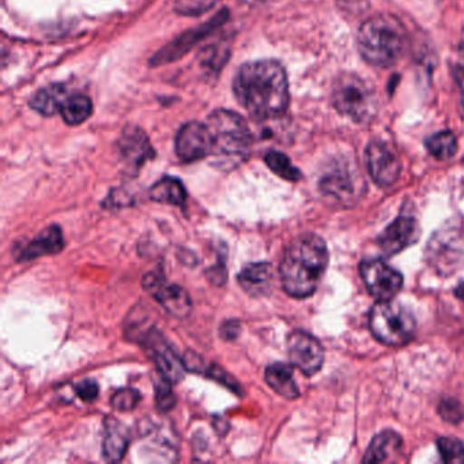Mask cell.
I'll list each match as a JSON object with an SVG mask.
<instances>
[{"mask_svg": "<svg viewBox=\"0 0 464 464\" xmlns=\"http://www.w3.org/2000/svg\"><path fill=\"white\" fill-rule=\"evenodd\" d=\"M233 93L244 110L259 121L281 118L289 107V81L282 64L276 61L244 64L233 81Z\"/></svg>", "mask_w": 464, "mask_h": 464, "instance_id": "obj_1", "label": "cell"}, {"mask_svg": "<svg viewBox=\"0 0 464 464\" xmlns=\"http://www.w3.org/2000/svg\"><path fill=\"white\" fill-rule=\"evenodd\" d=\"M328 265V249L316 235H303L287 246L279 266L282 286L295 298H306L316 292Z\"/></svg>", "mask_w": 464, "mask_h": 464, "instance_id": "obj_2", "label": "cell"}, {"mask_svg": "<svg viewBox=\"0 0 464 464\" xmlns=\"http://www.w3.org/2000/svg\"><path fill=\"white\" fill-rule=\"evenodd\" d=\"M357 44L369 64L390 67L398 63L406 51L407 32L393 15H373L358 31Z\"/></svg>", "mask_w": 464, "mask_h": 464, "instance_id": "obj_3", "label": "cell"}, {"mask_svg": "<svg viewBox=\"0 0 464 464\" xmlns=\"http://www.w3.org/2000/svg\"><path fill=\"white\" fill-rule=\"evenodd\" d=\"M333 105L355 123H368L377 112L373 88L353 72H342L333 85Z\"/></svg>", "mask_w": 464, "mask_h": 464, "instance_id": "obj_4", "label": "cell"}, {"mask_svg": "<svg viewBox=\"0 0 464 464\" xmlns=\"http://www.w3.org/2000/svg\"><path fill=\"white\" fill-rule=\"evenodd\" d=\"M213 138V154L222 159H240L248 153L252 132L246 119L232 111L219 110L208 118Z\"/></svg>", "mask_w": 464, "mask_h": 464, "instance_id": "obj_5", "label": "cell"}, {"mask_svg": "<svg viewBox=\"0 0 464 464\" xmlns=\"http://www.w3.org/2000/svg\"><path fill=\"white\" fill-rule=\"evenodd\" d=\"M374 338L388 346H403L411 341L417 323L409 309L395 301H379L369 314Z\"/></svg>", "mask_w": 464, "mask_h": 464, "instance_id": "obj_6", "label": "cell"}, {"mask_svg": "<svg viewBox=\"0 0 464 464\" xmlns=\"http://www.w3.org/2000/svg\"><path fill=\"white\" fill-rule=\"evenodd\" d=\"M426 260L440 276H450L464 265V233L444 227L429 241Z\"/></svg>", "mask_w": 464, "mask_h": 464, "instance_id": "obj_7", "label": "cell"}, {"mask_svg": "<svg viewBox=\"0 0 464 464\" xmlns=\"http://www.w3.org/2000/svg\"><path fill=\"white\" fill-rule=\"evenodd\" d=\"M135 341H140L146 347L151 360L156 363L157 371L165 379L169 380L172 384H178L184 379L187 369L183 358L179 357L176 350L165 341L162 334L156 328L143 331Z\"/></svg>", "mask_w": 464, "mask_h": 464, "instance_id": "obj_8", "label": "cell"}, {"mask_svg": "<svg viewBox=\"0 0 464 464\" xmlns=\"http://www.w3.org/2000/svg\"><path fill=\"white\" fill-rule=\"evenodd\" d=\"M320 191L339 203H353L362 195L363 180L357 168L346 161L333 165L320 179Z\"/></svg>", "mask_w": 464, "mask_h": 464, "instance_id": "obj_9", "label": "cell"}, {"mask_svg": "<svg viewBox=\"0 0 464 464\" xmlns=\"http://www.w3.org/2000/svg\"><path fill=\"white\" fill-rule=\"evenodd\" d=\"M143 287L149 295L164 306L165 311L172 316L183 319L191 312L192 303L188 292L176 284H168L165 274L160 271L146 274L142 279Z\"/></svg>", "mask_w": 464, "mask_h": 464, "instance_id": "obj_10", "label": "cell"}, {"mask_svg": "<svg viewBox=\"0 0 464 464\" xmlns=\"http://www.w3.org/2000/svg\"><path fill=\"white\" fill-rule=\"evenodd\" d=\"M361 276L366 289L379 301L393 300L403 286V276L380 259L363 260L360 266Z\"/></svg>", "mask_w": 464, "mask_h": 464, "instance_id": "obj_11", "label": "cell"}, {"mask_svg": "<svg viewBox=\"0 0 464 464\" xmlns=\"http://www.w3.org/2000/svg\"><path fill=\"white\" fill-rule=\"evenodd\" d=\"M287 353L293 366L300 369L305 376H314L324 362V350L311 334L293 331L287 338Z\"/></svg>", "mask_w": 464, "mask_h": 464, "instance_id": "obj_12", "label": "cell"}, {"mask_svg": "<svg viewBox=\"0 0 464 464\" xmlns=\"http://www.w3.org/2000/svg\"><path fill=\"white\" fill-rule=\"evenodd\" d=\"M118 151L124 169L131 176L137 175L145 162L156 156L148 135L138 127L124 130L118 140Z\"/></svg>", "mask_w": 464, "mask_h": 464, "instance_id": "obj_13", "label": "cell"}, {"mask_svg": "<svg viewBox=\"0 0 464 464\" xmlns=\"http://www.w3.org/2000/svg\"><path fill=\"white\" fill-rule=\"evenodd\" d=\"M176 154L184 162H194L213 154V138L208 124L191 123L181 127L176 137Z\"/></svg>", "mask_w": 464, "mask_h": 464, "instance_id": "obj_14", "label": "cell"}, {"mask_svg": "<svg viewBox=\"0 0 464 464\" xmlns=\"http://www.w3.org/2000/svg\"><path fill=\"white\" fill-rule=\"evenodd\" d=\"M227 18V10H222L218 15L211 18L208 23L203 24L199 28L191 29V31L186 32V34L178 37L175 42L170 43L169 45L162 48L160 53H157L156 55H154L150 63L153 64V66H160V64H167L170 63V62L178 61V59H180L184 53L191 51V48L194 47L195 44H198V43L202 42L205 37H208V34H211L214 29L218 28V26L221 25Z\"/></svg>", "mask_w": 464, "mask_h": 464, "instance_id": "obj_15", "label": "cell"}, {"mask_svg": "<svg viewBox=\"0 0 464 464\" xmlns=\"http://www.w3.org/2000/svg\"><path fill=\"white\" fill-rule=\"evenodd\" d=\"M366 167L374 183L388 187L398 180L401 175V162L392 150L385 143H369L365 151Z\"/></svg>", "mask_w": 464, "mask_h": 464, "instance_id": "obj_16", "label": "cell"}, {"mask_svg": "<svg viewBox=\"0 0 464 464\" xmlns=\"http://www.w3.org/2000/svg\"><path fill=\"white\" fill-rule=\"evenodd\" d=\"M420 229L418 222L411 217L401 216L396 218L380 236V249L387 256H393L403 249L414 246L420 238Z\"/></svg>", "mask_w": 464, "mask_h": 464, "instance_id": "obj_17", "label": "cell"}, {"mask_svg": "<svg viewBox=\"0 0 464 464\" xmlns=\"http://www.w3.org/2000/svg\"><path fill=\"white\" fill-rule=\"evenodd\" d=\"M63 232L58 225H51L47 229L39 233L34 240L21 246L20 252L15 256H17L18 262H29L37 257L59 254L63 251Z\"/></svg>", "mask_w": 464, "mask_h": 464, "instance_id": "obj_18", "label": "cell"}, {"mask_svg": "<svg viewBox=\"0 0 464 464\" xmlns=\"http://www.w3.org/2000/svg\"><path fill=\"white\" fill-rule=\"evenodd\" d=\"M238 284L246 295L262 297L273 289V266L268 263H251L238 274Z\"/></svg>", "mask_w": 464, "mask_h": 464, "instance_id": "obj_19", "label": "cell"}, {"mask_svg": "<svg viewBox=\"0 0 464 464\" xmlns=\"http://www.w3.org/2000/svg\"><path fill=\"white\" fill-rule=\"evenodd\" d=\"M130 441H131V434L129 428L119 422L116 418H107L104 441H102V455L105 460L111 463L121 461L126 455Z\"/></svg>", "mask_w": 464, "mask_h": 464, "instance_id": "obj_20", "label": "cell"}, {"mask_svg": "<svg viewBox=\"0 0 464 464\" xmlns=\"http://www.w3.org/2000/svg\"><path fill=\"white\" fill-rule=\"evenodd\" d=\"M265 377L266 382L282 398L293 401L300 396L292 366L282 362L273 363L266 369Z\"/></svg>", "mask_w": 464, "mask_h": 464, "instance_id": "obj_21", "label": "cell"}, {"mask_svg": "<svg viewBox=\"0 0 464 464\" xmlns=\"http://www.w3.org/2000/svg\"><path fill=\"white\" fill-rule=\"evenodd\" d=\"M69 89L63 85H51L37 92L31 100V107L40 115L53 116L61 113L64 102L70 96Z\"/></svg>", "mask_w": 464, "mask_h": 464, "instance_id": "obj_22", "label": "cell"}, {"mask_svg": "<svg viewBox=\"0 0 464 464\" xmlns=\"http://www.w3.org/2000/svg\"><path fill=\"white\" fill-rule=\"evenodd\" d=\"M401 450V439L395 431H382L372 440L366 450L363 461L366 463H382L398 455Z\"/></svg>", "mask_w": 464, "mask_h": 464, "instance_id": "obj_23", "label": "cell"}, {"mask_svg": "<svg viewBox=\"0 0 464 464\" xmlns=\"http://www.w3.org/2000/svg\"><path fill=\"white\" fill-rule=\"evenodd\" d=\"M150 198L154 202L183 208L186 205L187 191L179 179L167 176L151 187Z\"/></svg>", "mask_w": 464, "mask_h": 464, "instance_id": "obj_24", "label": "cell"}, {"mask_svg": "<svg viewBox=\"0 0 464 464\" xmlns=\"http://www.w3.org/2000/svg\"><path fill=\"white\" fill-rule=\"evenodd\" d=\"M93 113V102L86 94H70L62 108L61 115L70 126H78L88 121Z\"/></svg>", "mask_w": 464, "mask_h": 464, "instance_id": "obj_25", "label": "cell"}, {"mask_svg": "<svg viewBox=\"0 0 464 464\" xmlns=\"http://www.w3.org/2000/svg\"><path fill=\"white\" fill-rule=\"evenodd\" d=\"M426 149L436 159L448 160L458 151V140L453 132H437L426 140Z\"/></svg>", "mask_w": 464, "mask_h": 464, "instance_id": "obj_26", "label": "cell"}, {"mask_svg": "<svg viewBox=\"0 0 464 464\" xmlns=\"http://www.w3.org/2000/svg\"><path fill=\"white\" fill-rule=\"evenodd\" d=\"M266 164L279 178L287 181H298L301 179V172L292 164L289 157L281 151L271 150L266 154Z\"/></svg>", "mask_w": 464, "mask_h": 464, "instance_id": "obj_27", "label": "cell"}, {"mask_svg": "<svg viewBox=\"0 0 464 464\" xmlns=\"http://www.w3.org/2000/svg\"><path fill=\"white\" fill-rule=\"evenodd\" d=\"M437 448H439L440 456L444 463H464V444L460 440L453 439V437H441L437 440Z\"/></svg>", "mask_w": 464, "mask_h": 464, "instance_id": "obj_28", "label": "cell"}, {"mask_svg": "<svg viewBox=\"0 0 464 464\" xmlns=\"http://www.w3.org/2000/svg\"><path fill=\"white\" fill-rule=\"evenodd\" d=\"M154 387H156V404L161 411H169L176 406V395L173 393L172 382L165 379L159 372V377H154Z\"/></svg>", "mask_w": 464, "mask_h": 464, "instance_id": "obj_29", "label": "cell"}, {"mask_svg": "<svg viewBox=\"0 0 464 464\" xmlns=\"http://www.w3.org/2000/svg\"><path fill=\"white\" fill-rule=\"evenodd\" d=\"M219 0H175V12L178 14L194 17L210 12Z\"/></svg>", "mask_w": 464, "mask_h": 464, "instance_id": "obj_30", "label": "cell"}, {"mask_svg": "<svg viewBox=\"0 0 464 464\" xmlns=\"http://www.w3.org/2000/svg\"><path fill=\"white\" fill-rule=\"evenodd\" d=\"M140 391L134 390V388L119 390L118 392L113 393L112 399H111L113 409L119 410V411H131L140 404Z\"/></svg>", "mask_w": 464, "mask_h": 464, "instance_id": "obj_31", "label": "cell"}, {"mask_svg": "<svg viewBox=\"0 0 464 464\" xmlns=\"http://www.w3.org/2000/svg\"><path fill=\"white\" fill-rule=\"evenodd\" d=\"M439 414L442 420L450 423H459L463 420V407L455 399H442L439 403Z\"/></svg>", "mask_w": 464, "mask_h": 464, "instance_id": "obj_32", "label": "cell"}, {"mask_svg": "<svg viewBox=\"0 0 464 464\" xmlns=\"http://www.w3.org/2000/svg\"><path fill=\"white\" fill-rule=\"evenodd\" d=\"M206 376L210 377V379L217 380V382H221V384H224L225 387L229 388V390H232L233 392L243 393V387H241L240 382H237V380L233 379L232 376H230L227 372H225L224 369L221 368L219 365H211L208 366V369H206L205 372Z\"/></svg>", "mask_w": 464, "mask_h": 464, "instance_id": "obj_33", "label": "cell"}, {"mask_svg": "<svg viewBox=\"0 0 464 464\" xmlns=\"http://www.w3.org/2000/svg\"><path fill=\"white\" fill-rule=\"evenodd\" d=\"M75 392H77L81 401H85V403H92L99 398V384L93 379L82 380L75 385Z\"/></svg>", "mask_w": 464, "mask_h": 464, "instance_id": "obj_34", "label": "cell"}, {"mask_svg": "<svg viewBox=\"0 0 464 464\" xmlns=\"http://www.w3.org/2000/svg\"><path fill=\"white\" fill-rule=\"evenodd\" d=\"M241 324L238 320H227L219 328V334L225 341H235L240 335Z\"/></svg>", "mask_w": 464, "mask_h": 464, "instance_id": "obj_35", "label": "cell"}, {"mask_svg": "<svg viewBox=\"0 0 464 464\" xmlns=\"http://www.w3.org/2000/svg\"><path fill=\"white\" fill-rule=\"evenodd\" d=\"M206 276H208V281H210L211 284L216 285V286H221V285H224L225 281H227V268H225V265L213 266V267L206 273Z\"/></svg>", "mask_w": 464, "mask_h": 464, "instance_id": "obj_36", "label": "cell"}, {"mask_svg": "<svg viewBox=\"0 0 464 464\" xmlns=\"http://www.w3.org/2000/svg\"><path fill=\"white\" fill-rule=\"evenodd\" d=\"M456 80H458L459 85H460L461 94H463L464 99V64L463 66H459L458 72H456Z\"/></svg>", "mask_w": 464, "mask_h": 464, "instance_id": "obj_37", "label": "cell"}, {"mask_svg": "<svg viewBox=\"0 0 464 464\" xmlns=\"http://www.w3.org/2000/svg\"><path fill=\"white\" fill-rule=\"evenodd\" d=\"M455 295L456 297L460 298V300L464 303V282H461V284L456 287Z\"/></svg>", "mask_w": 464, "mask_h": 464, "instance_id": "obj_38", "label": "cell"}]
</instances>
